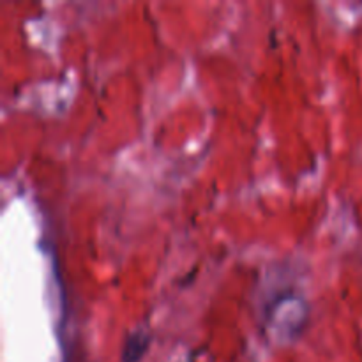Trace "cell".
Listing matches in <instances>:
<instances>
[{"instance_id": "6da1fadb", "label": "cell", "mask_w": 362, "mask_h": 362, "mask_svg": "<svg viewBox=\"0 0 362 362\" xmlns=\"http://www.w3.org/2000/svg\"><path fill=\"white\" fill-rule=\"evenodd\" d=\"M308 303L299 296L286 293L267 308V327L274 338L296 339L308 322Z\"/></svg>"}, {"instance_id": "7a4b0ae2", "label": "cell", "mask_w": 362, "mask_h": 362, "mask_svg": "<svg viewBox=\"0 0 362 362\" xmlns=\"http://www.w3.org/2000/svg\"><path fill=\"white\" fill-rule=\"evenodd\" d=\"M151 346V334L145 327H138L127 334L122 349V362H140Z\"/></svg>"}]
</instances>
